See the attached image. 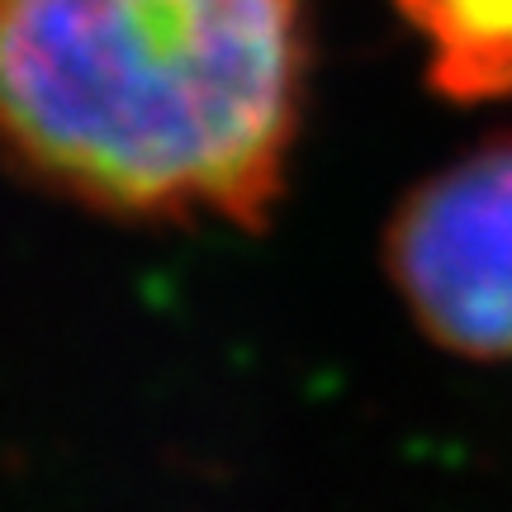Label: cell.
Here are the masks:
<instances>
[{
    "label": "cell",
    "mask_w": 512,
    "mask_h": 512,
    "mask_svg": "<svg viewBox=\"0 0 512 512\" xmlns=\"http://www.w3.org/2000/svg\"><path fill=\"white\" fill-rule=\"evenodd\" d=\"M299 86L304 0H0V143L119 214L256 228Z\"/></svg>",
    "instance_id": "obj_1"
},
{
    "label": "cell",
    "mask_w": 512,
    "mask_h": 512,
    "mask_svg": "<svg viewBox=\"0 0 512 512\" xmlns=\"http://www.w3.org/2000/svg\"><path fill=\"white\" fill-rule=\"evenodd\" d=\"M418 323L465 356H512V143L422 185L389 233Z\"/></svg>",
    "instance_id": "obj_2"
},
{
    "label": "cell",
    "mask_w": 512,
    "mask_h": 512,
    "mask_svg": "<svg viewBox=\"0 0 512 512\" xmlns=\"http://www.w3.org/2000/svg\"><path fill=\"white\" fill-rule=\"evenodd\" d=\"M432 43V81L460 100L512 91V0H399Z\"/></svg>",
    "instance_id": "obj_3"
}]
</instances>
